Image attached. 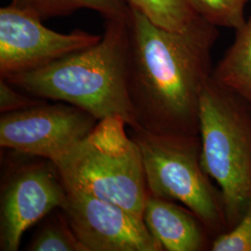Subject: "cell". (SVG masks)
<instances>
[{
    "label": "cell",
    "mask_w": 251,
    "mask_h": 251,
    "mask_svg": "<svg viewBox=\"0 0 251 251\" xmlns=\"http://www.w3.org/2000/svg\"><path fill=\"white\" fill-rule=\"evenodd\" d=\"M127 25V87L135 126L199 136L200 98L212 75L217 27L198 18L183 31H171L132 9Z\"/></svg>",
    "instance_id": "cell-1"
},
{
    "label": "cell",
    "mask_w": 251,
    "mask_h": 251,
    "mask_svg": "<svg viewBox=\"0 0 251 251\" xmlns=\"http://www.w3.org/2000/svg\"><path fill=\"white\" fill-rule=\"evenodd\" d=\"M127 20L107 19L99 43L43 68L3 78L18 90L43 100L80 108L98 121L123 117L136 126L128 95Z\"/></svg>",
    "instance_id": "cell-2"
},
{
    "label": "cell",
    "mask_w": 251,
    "mask_h": 251,
    "mask_svg": "<svg viewBox=\"0 0 251 251\" xmlns=\"http://www.w3.org/2000/svg\"><path fill=\"white\" fill-rule=\"evenodd\" d=\"M120 116L98 121L93 130L56 165L67 190L122 206L144 219L147 188L139 145Z\"/></svg>",
    "instance_id": "cell-3"
},
{
    "label": "cell",
    "mask_w": 251,
    "mask_h": 251,
    "mask_svg": "<svg viewBox=\"0 0 251 251\" xmlns=\"http://www.w3.org/2000/svg\"><path fill=\"white\" fill-rule=\"evenodd\" d=\"M199 136L202 164L222 192L230 229L251 203V104L211 77L200 98Z\"/></svg>",
    "instance_id": "cell-4"
},
{
    "label": "cell",
    "mask_w": 251,
    "mask_h": 251,
    "mask_svg": "<svg viewBox=\"0 0 251 251\" xmlns=\"http://www.w3.org/2000/svg\"><path fill=\"white\" fill-rule=\"evenodd\" d=\"M129 128L142 152L147 194L187 207L213 239L226 232L224 198L203 167L200 136L154 133L138 126Z\"/></svg>",
    "instance_id": "cell-5"
},
{
    "label": "cell",
    "mask_w": 251,
    "mask_h": 251,
    "mask_svg": "<svg viewBox=\"0 0 251 251\" xmlns=\"http://www.w3.org/2000/svg\"><path fill=\"white\" fill-rule=\"evenodd\" d=\"M97 123L93 116L72 104L44 101L25 110L1 114L0 145L56 165Z\"/></svg>",
    "instance_id": "cell-6"
},
{
    "label": "cell",
    "mask_w": 251,
    "mask_h": 251,
    "mask_svg": "<svg viewBox=\"0 0 251 251\" xmlns=\"http://www.w3.org/2000/svg\"><path fill=\"white\" fill-rule=\"evenodd\" d=\"M102 36L76 29L58 33L11 4L0 9V77L31 72L99 43Z\"/></svg>",
    "instance_id": "cell-7"
},
{
    "label": "cell",
    "mask_w": 251,
    "mask_h": 251,
    "mask_svg": "<svg viewBox=\"0 0 251 251\" xmlns=\"http://www.w3.org/2000/svg\"><path fill=\"white\" fill-rule=\"evenodd\" d=\"M67 191L51 162L24 165L13 171L1 189L0 251H18L31 226L62 208Z\"/></svg>",
    "instance_id": "cell-8"
},
{
    "label": "cell",
    "mask_w": 251,
    "mask_h": 251,
    "mask_svg": "<svg viewBox=\"0 0 251 251\" xmlns=\"http://www.w3.org/2000/svg\"><path fill=\"white\" fill-rule=\"evenodd\" d=\"M62 210L87 251H163L144 219L112 202L67 190Z\"/></svg>",
    "instance_id": "cell-9"
},
{
    "label": "cell",
    "mask_w": 251,
    "mask_h": 251,
    "mask_svg": "<svg viewBox=\"0 0 251 251\" xmlns=\"http://www.w3.org/2000/svg\"><path fill=\"white\" fill-rule=\"evenodd\" d=\"M144 221L164 251H210L212 235L198 216L179 203L148 195Z\"/></svg>",
    "instance_id": "cell-10"
},
{
    "label": "cell",
    "mask_w": 251,
    "mask_h": 251,
    "mask_svg": "<svg viewBox=\"0 0 251 251\" xmlns=\"http://www.w3.org/2000/svg\"><path fill=\"white\" fill-rule=\"evenodd\" d=\"M211 77L251 105V11L235 30L232 45L213 68Z\"/></svg>",
    "instance_id": "cell-11"
},
{
    "label": "cell",
    "mask_w": 251,
    "mask_h": 251,
    "mask_svg": "<svg viewBox=\"0 0 251 251\" xmlns=\"http://www.w3.org/2000/svg\"><path fill=\"white\" fill-rule=\"evenodd\" d=\"M10 4L42 21L68 16L82 9L97 11L106 20H127L130 15L125 0H11Z\"/></svg>",
    "instance_id": "cell-12"
},
{
    "label": "cell",
    "mask_w": 251,
    "mask_h": 251,
    "mask_svg": "<svg viewBox=\"0 0 251 251\" xmlns=\"http://www.w3.org/2000/svg\"><path fill=\"white\" fill-rule=\"evenodd\" d=\"M157 26L171 31H183L198 18L187 0H125Z\"/></svg>",
    "instance_id": "cell-13"
},
{
    "label": "cell",
    "mask_w": 251,
    "mask_h": 251,
    "mask_svg": "<svg viewBox=\"0 0 251 251\" xmlns=\"http://www.w3.org/2000/svg\"><path fill=\"white\" fill-rule=\"evenodd\" d=\"M31 251H87L74 233L63 210L50 217L28 246Z\"/></svg>",
    "instance_id": "cell-14"
},
{
    "label": "cell",
    "mask_w": 251,
    "mask_h": 251,
    "mask_svg": "<svg viewBox=\"0 0 251 251\" xmlns=\"http://www.w3.org/2000/svg\"><path fill=\"white\" fill-rule=\"evenodd\" d=\"M198 17L217 27L236 30L246 16V7L250 0H187Z\"/></svg>",
    "instance_id": "cell-15"
},
{
    "label": "cell",
    "mask_w": 251,
    "mask_h": 251,
    "mask_svg": "<svg viewBox=\"0 0 251 251\" xmlns=\"http://www.w3.org/2000/svg\"><path fill=\"white\" fill-rule=\"evenodd\" d=\"M210 251H251V203L236 225L212 240Z\"/></svg>",
    "instance_id": "cell-16"
},
{
    "label": "cell",
    "mask_w": 251,
    "mask_h": 251,
    "mask_svg": "<svg viewBox=\"0 0 251 251\" xmlns=\"http://www.w3.org/2000/svg\"><path fill=\"white\" fill-rule=\"evenodd\" d=\"M11 84L0 77V113L6 114L34 107L45 100L37 98L32 95H25L15 90Z\"/></svg>",
    "instance_id": "cell-17"
}]
</instances>
